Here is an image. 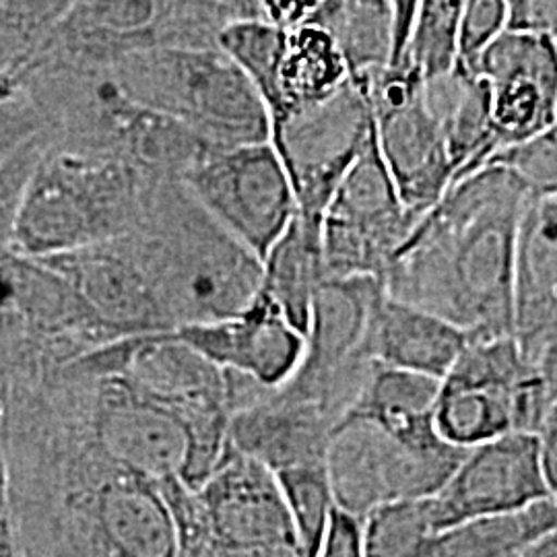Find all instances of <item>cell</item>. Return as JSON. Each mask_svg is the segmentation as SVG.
<instances>
[{
    "mask_svg": "<svg viewBox=\"0 0 557 557\" xmlns=\"http://www.w3.org/2000/svg\"><path fill=\"white\" fill-rule=\"evenodd\" d=\"M370 128L368 100L349 79L331 100L299 112L269 137L292 182L301 220L322 227L338 182L358 158Z\"/></svg>",
    "mask_w": 557,
    "mask_h": 557,
    "instance_id": "9",
    "label": "cell"
},
{
    "mask_svg": "<svg viewBox=\"0 0 557 557\" xmlns=\"http://www.w3.org/2000/svg\"><path fill=\"white\" fill-rule=\"evenodd\" d=\"M351 79L370 106L380 156L398 197L421 218L455 180V165L428 101L425 79L407 60Z\"/></svg>",
    "mask_w": 557,
    "mask_h": 557,
    "instance_id": "6",
    "label": "cell"
},
{
    "mask_svg": "<svg viewBox=\"0 0 557 557\" xmlns=\"http://www.w3.org/2000/svg\"><path fill=\"white\" fill-rule=\"evenodd\" d=\"M469 335L457 324L400 301L380 285L370 304L361 354L370 363L442 380Z\"/></svg>",
    "mask_w": 557,
    "mask_h": 557,
    "instance_id": "18",
    "label": "cell"
},
{
    "mask_svg": "<svg viewBox=\"0 0 557 557\" xmlns=\"http://www.w3.org/2000/svg\"><path fill=\"white\" fill-rule=\"evenodd\" d=\"M120 94L218 145L269 140V119L255 87L218 46H161L103 66Z\"/></svg>",
    "mask_w": 557,
    "mask_h": 557,
    "instance_id": "4",
    "label": "cell"
},
{
    "mask_svg": "<svg viewBox=\"0 0 557 557\" xmlns=\"http://www.w3.org/2000/svg\"><path fill=\"white\" fill-rule=\"evenodd\" d=\"M487 165H504L522 180L533 193H557L556 128L533 139L504 147Z\"/></svg>",
    "mask_w": 557,
    "mask_h": 557,
    "instance_id": "26",
    "label": "cell"
},
{
    "mask_svg": "<svg viewBox=\"0 0 557 557\" xmlns=\"http://www.w3.org/2000/svg\"><path fill=\"white\" fill-rule=\"evenodd\" d=\"M161 176L116 156H59L27 182L15 236L38 259L59 257L126 236Z\"/></svg>",
    "mask_w": 557,
    "mask_h": 557,
    "instance_id": "3",
    "label": "cell"
},
{
    "mask_svg": "<svg viewBox=\"0 0 557 557\" xmlns=\"http://www.w3.org/2000/svg\"><path fill=\"white\" fill-rule=\"evenodd\" d=\"M317 557H361V520L337 508Z\"/></svg>",
    "mask_w": 557,
    "mask_h": 557,
    "instance_id": "30",
    "label": "cell"
},
{
    "mask_svg": "<svg viewBox=\"0 0 557 557\" xmlns=\"http://www.w3.org/2000/svg\"><path fill=\"white\" fill-rule=\"evenodd\" d=\"M345 7L351 9V11H358V13L391 20L388 0H345ZM391 25H393V23H391Z\"/></svg>",
    "mask_w": 557,
    "mask_h": 557,
    "instance_id": "35",
    "label": "cell"
},
{
    "mask_svg": "<svg viewBox=\"0 0 557 557\" xmlns=\"http://www.w3.org/2000/svg\"><path fill=\"white\" fill-rule=\"evenodd\" d=\"M234 557H304L296 543H283V545H267L255 547L246 552H232Z\"/></svg>",
    "mask_w": 557,
    "mask_h": 557,
    "instance_id": "34",
    "label": "cell"
},
{
    "mask_svg": "<svg viewBox=\"0 0 557 557\" xmlns=\"http://www.w3.org/2000/svg\"><path fill=\"white\" fill-rule=\"evenodd\" d=\"M260 17L281 29H294L319 20L333 0H257Z\"/></svg>",
    "mask_w": 557,
    "mask_h": 557,
    "instance_id": "29",
    "label": "cell"
},
{
    "mask_svg": "<svg viewBox=\"0 0 557 557\" xmlns=\"http://www.w3.org/2000/svg\"><path fill=\"white\" fill-rule=\"evenodd\" d=\"M529 186L504 165L457 180L391 260L382 287L462 329L512 335V264Z\"/></svg>",
    "mask_w": 557,
    "mask_h": 557,
    "instance_id": "1",
    "label": "cell"
},
{
    "mask_svg": "<svg viewBox=\"0 0 557 557\" xmlns=\"http://www.w3.org/2000/svg\"><path fill=\"white\" fill-rule=\"evenodd\" d=\"M281 496L294 524L304 557H317L320 543L337 510L326 465H301L275 473Z\"/></svg>",
    "mask_w": 557,
    "mask_h": 557,
    "instance_id": "24",
    "label": "cell"
},
{
    "mask_svg": "<svg viewBox=\"0 0 557 557\" xmlns=\"http://www.w3.org/2000/svg\"><path fill=\"white\" fill-rule=\"evenodd\" d=\"M103 531L122 557H176L172 512L153 481L112 485L101 498Z\"/></svg>",
    "mask_w": 557,
    "mask_h": 557,
    "instance_id": "22",
    "label": "cell"
},
{
    "mask_svg": "<svg viewBox=\"0 0 557 557\" xmlns=\"http://www.w3.org/2000/svg\"><path fill=\"white\" fill-rule=\"evenodd\" d=\"M349 79L347 60L331 32L319 25L287 29L278 62L277 106L269 116V137L299 112L331 100Z\"/></svg>",
    "mask_w": 557,
    "mask_h": 557,
    "instance_id": "19",
    "label": "cell"
},
{
    "mask_svg": "<svg viewBox=\"0 0 557 557\" xmlns=\"http://www.w3.org/2000/svg\"><path fill=\"white\" fill-rule=\"evenodd\" d=\"M421 0H388L391 23H393V50L388 64H398L405 59L407 46L413 34V25L418 20V9Z\"/></svg>",
    "mask_w": 557,
    "mask_h": 557,
    "instance_id": "31",
    "label": "cell"
},
{
    "mask_svg": "<svg viewBox=\"0 0 557 557\" xmlns=\"http://www.w3.org/2000/svg\"><path fill=\"white\" fill-rule=\"evenodd\" d=\"M335 425L333 416L312 398L278 386L239 407L227 428V440L273 473L319 465Z\"/></svg>",
    "mask_w": 557,
    "mask_h": 557,
    "instance_id": "16",
    "label": "cell"
},
{
    "mask_svg": "<svg viewBox=\"0 0 557 557\" xmlns=\"http://www.w3.org/2000/svg\"><path fill=\"white\" fill-rule=\"evenodd\" d=\"M25 133V120L11 108L0 106V153L7 151Z\"/></svg>",
    "mask_w": 557,
    "mask_h": 557,
    "instance_id": "32",
    "label": "cell"
},
{
    "mask_svg": "<svg viewBox=\"0 0 557 557\" xmlns=\"http://www.w3.org/2000/svg\"><path fill=\"white\" fill-rule=\"evenodd\" d=\"M322 227L294 215L283 236L262 259L259 294L304 335L312 299L322 281Z\"/></svg>",
    "mask_w": 557,
    "mask_h": 557,
    "instance_id": "21",
    "label": "cell"
},
{
    "mask_svg": "<svg viewBox=\"0 0 557 557\" xmlns=\"http://www.w3.org/2000/svg\"><path fill=\"white\" fill-rule=\"evenodd\" d=\"M465 0H421L405 59L423 79L446 75L457 57V23ZM400 60V62H403Z\"/></svg>",
    "mask_w": 557,
    "mask_h": 557,
    "instance_id": "25",
    "label": "cell"
},
{
    "mask_svg": "<svg viewBox=\"0 0 557 557\" xmlns=\"http://www.w3.org/2000/svg\"><path fill=\"white\" fill-rule=\"evenodd\" d=\"M215 46L250 81L269 119L277 106L278 62L285 46V29L264 20L232 21L221 27Z\"/></svg>",
    "mask_w": 557,
    "mask_h": 557,
    "instance_id": "23",
    "label": "cell"
},
{
    "mask_svg": "<svg viewBox=\"0 0 557 557\" xmlns=\"http://www.w3.org/2000/svg\"><path fill=\"white\" fill-rule=\"evenodd\" d=\"M556 498V483L545 471L541 438L531 432L504 436L467 448L428 512L436 531L479 518L520 512L541 499Z\"/></svg>",
    "mask_w": 557,
    "mask_h": 557,
    "instance_id": "10",
    "label": "cell"
},
{
    "mask_svg": "<svg viewBox=\"0 0 557 557\" xmlns=\"http://www.w3.org/2000/svg\"><path fill=\"white\" fill-rule=\"evenodd\" d=\"M465 453L446 442L416 446L372 421L341 418L324 465L338 510L363 520L384 504L434 496Z\"/></svg>",
    "mask_w": 557,
    "mask_h": 557,
    "instance_id": "5",
    "label": "cell"
},
{
    "mask_svg": "<svg viewBox=\"0 0 557 557\" xmlns=\"http://www.w3.org/2000/svg\"><path fill=\"white\" fill-rule=\"evenodd\" d=\"M518 557H557V533L556 531H549V533H543L537 539L529 541Z\"/></svg>",
    "mask_w": 557,
    "mask_h": 557,
    "instance_id": "33",
    "label": "cell"
},
{
    "mask_svg": "<svg viewBox=\"0 0 557 557\" xmlns=\"http://www.w3.org/2000/svg\"><path fill=\"white\" fill-rule=\"evenodd\" d=\"M418 215L400 200L380 156L374 122L322 220V278L382 277Z\"/></svg>",
    "mask_w": 557,
    "mask_h": 557,
    "instance_id": "7",
    "label": "cell"
},
{
    "mask_svg": "<svg viewBox=\"0 0 557 557\" xmlns=\"http://www.w3.org/2000/svg\"><path fill=\"white\" fill-rule=\"evenodd\" d=\"M151 281L168 329L236 317L257 298L260 262L180 178H158L124 236Z\"/></svg>",
    "mask_w": 557,
    "mask_h": 557,
    "instance_id": "2",
    "label": "cell"
},
{
    "mask_svg": "<svg viewBox=\"0 0 557 557\" xmlns=\"http://www.w3.org/2000/svg\"><path fill=\"white\" fill-rule=\"evenodd\" d=\"M438 393V379L372 363L358 397L341 418L366 419L416 446H436L444 442L434 428Z\"/></svg>",
    "mask_w": 557,
    "mask_h": 557,
    "instance_id": "20",
    "label": "cell"
},
{
    "mask_svg": "<svg viewBox=\"0 0 557 557\" xmlns=\"http://www.w3.org/2000/svg\"><path fill=\"white\" fill-rule=\"evenodd\" d=\"M50 260L73 289L85 317L101 331L116 338L170 331L151 281L124 236Z\"/></svg>",
    "mask_w": 557,
    "mask_h": 557,
    "instance_id": "12",
    "label": "cell"
},
{
    "mask_svg": "<svg viewBox=\"0 0 557 557\" xmlns=\"http://www.w3.org/2000/svg\"><path fill=\"white\" fill-rule=\"evenodd\" d=\"M504 2H506L508 32L556 38L557 0H504Z\"/></svg>",
    "mask_w": 557,
    "mask_h": 557,
    "instance_id": "28",
    "label": "cell"
},
{
    "mask_svg": "<svg viewBox=\"0 0 557 557\" xmlns=\"http://www.w3.org/2000/svg\"><path fill=\"white\" fill-rule=\"evenodd\" d=\"M556 38L502 32L462 69L490 89V122L499 149L556 128Z\"/></svg>",
    "mask_w": 557,
    "mask_h": 557,
    "instance_id": "11",
    "label": "cell"
},
{
    "mask_svg": "<svg viewBox=\"0 0 557 557\" xmlns=\"http://www.w3.org/2000/svg\"><path fill=\"white\" fill-rule=\"evenodd\" d=\"M195 494L211 529L232 552L298 545L275 473L230 440L220 465Z\"/></svg>",
    "mask_w": 557,
    "mask_h": 557,
    "instance_id": "15",
    "label": "cell"
},
{
    "mask_svg": "<svg viewBox=\"0 0 557 557\" xmlns=\"http://www.w3.org/2000/svg\"><path fill=\"white\" fill-rule=\"evenodd\" d=\"M557 193L529 190L512 264V337L524 359L556 370Z\"/></svg>",
    "mask_w": 557,
    "mask_h": 557,
    "instance_id": "14",
    "label": "cell"
},
{
    "mask_svg": "<svg viewBox=\"0 0 557 557\" xmlns=\"http://www.w3.org/2000/svg\"><path fill=\"white\" fill-rule=\"evenodd\" d=\"M100 438L108 455L147 481L178 478L186 455L182 419L116 374L106 376Z\"/></svg>",
    "mask_w": 557,
    "mask_h": 557,
    "instance_id": "17",
    "label": "cell"
},
{
    "mask_svg": "<svg viewBox=\"0 0 557 557\" xmlns=\"http://www.w3.org/2000/svg\"><path fill=\"white\" fill-rule=\"evenodd\" d=\"M506 32L504 0H465L457 23L455 66L469 69L479 54Z\"/></svg>",
    "mask_w": 557,
    "mask_h": 557,
    "instance_id": "27",
    "label": "cell"
},
{
    "mask_svg": "<svg viewBox=\"0 0 557 557\" xmlns=\"http://www.w3.org/2000/svg\"><path fill=\"white\" fill-rule=\"evenodd\" d=\"M180 180L260 262L296 215V195L271 140L209 147Z\"/></svg>",
    "mask_w": 557,
    "mask_h": 557,
    "instance_id": "8",
    "label": "cell"
},
{
    "mask_svg": "<svg viewBox=\"0 0 557 557\" xmlns=\"http://www.w3.org/2000/svg\"><path fill=\"white\" fill-rule=\"evenodd\" d=\"M246 2H248V4H252V7H255V9L260 13L259 2H257V0H246Z\"/></svg>",
    "mask_w": 557,
    "mask_h": 557,
    "instance_id": "36",
    "label": "cell"
},
{
    "mask_svg": "<svg viewBox=\"0 0 557 557\" xmlns=\"http://www.w3.org/2000/svg\"><path fill=\"white\" fill-rule=\"evenodd\" d=\"M170 335L223 372L246 376L269 391L292 379L306 354V335L262 294L236 317L180 324Z\"/></svg>",
    "mask_w": 557,
    "mask_h": 557,
    "instance_id": "13",
    "label": "cell"
}]
</instances>
